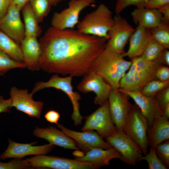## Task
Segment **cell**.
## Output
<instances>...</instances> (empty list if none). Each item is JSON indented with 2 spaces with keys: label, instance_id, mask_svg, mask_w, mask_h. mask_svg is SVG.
<instances>
[{
  "label": "cell",
  "instance_id": "6da1fadb",
  "mask_svg": "<svg viewBox=\"0 0 169 169\" xmlns=\"http://www.w3.org/2000/svg\"><path fill=\"white\" fill-rule=\"evenodd\" d=\"M107 40L77 30L51 26L39 41L42 49L40 69L49 73L84 76L93 69Z\"/></svg>",
  "mask_w": 169,
  "mask_h": 169
},
{
  "label": "cell",
  "instance_id": "7a4b0ae2",
  "mask_svg": "<svg viewBox=\"0 0 169 169\" xmlns=\"http://www.w3.org/2000/svg\"><path fill=\"white\" fill-rule=\"evenodd\" d=\"M131 64V60L125 59L122 54L106 46L96 59L93 70L113 89H117Z\"/></svg>",
  "mask_w": 169,
  "mask_h": 169
},
{
  "label": "cell",
  "instance_id": "3957f363",
  "mask_svg": "<svg viewBox=\"0 0 169 169\" xmlns=\"http://www.w3.org/2000/svg\"><path fill=\"white\" fill-rule=\"evenodd\" d=\"M131 60V66L121 79L119 88L126 91H140L148 82L157 79L156 70L162 64L158 59L149 61L141 56Z\"/></svg>",
  "mask_w": 169,
  "mask_h": 169
},
{
  "label": "cell",
  "instance_id": "277c9868",
  "mask_svg": "<svg viewBox=\"0 0 169 169\" xmlns=\"http://www.w3.org/2000/svg\"><path fill=\"white\" fill-rule=\"evenodd\" d=\"M114 22L111 11L105 4H101L79 22L77 30L84 34L108 40L109 32Z\"/></svg>",
  "mask_w": 169,
  "mask_h": 169
},
{
  "label": "cell",
  "instance_id": "5b68a950",
  "mask_svg": "<svg viewBox=\"0 0 169 169\" xmlns=\"http://www.w3.org/2000/svg\"><path fill=\"white\" fill-rule=\"evenodd\" d=\"M73 76L70 75L62 77L58 74L53 75L47 81H39L35 84L31 93L33 95L37 91L45 88H54L63 91L70 99L73 108L71 119L74 125H81L83 118L80 112L79 101L81 99L79 94L73 90L72 84Z\"/></svg>",
  "mask_w": 169,
  "mask_h": 169
},
{
  "label": "cell",
  "instance_id": "8992f818",
  "mask_svg": "<svg viewBox=\"0 0 169 169\" xmlns=\"http://www.w3.org/2000/svg\"><path fill=\"white\" fill-rule=\"evenodd\" d=\"M147 121L138 106L132 105L125 125L124 131L141 148L143 154L148 152Z\"/></svg>",
  "mask_w": 169,
  "mask_h": 169
},
{
  "label": "cell",
  "instance_id": "52a82bcc",
  "mask_svg": "<svg viewBox=\"0 0 169 169\" xmlns=\"http://www.w3.org/2000/svg\"><path fill=\"white\" fill-rule=\"evenodd\" d=\"M105 139L120 153V160L126 164L135 166L143 156L140 146L123 131L116 130Z\"/></svg>",
  "mask_w": 169,
  "mask_h": 169
},
{
  "label": "cell",
  "instance_id": "ba28073f",
  "mask_svg": "<svg viewBox=\"0 0 169 169\" xmlns=\"http://www.w3.org/2000/svg\"><path fill=\"white\" fill-rule=\"evenodd\" d=\"M95 3V0H70L67 8L54 14L51 20V27L60 30L73 29L79 23L82 11Z\"/></svg>",
  "mask_w": 169,
  "mask_h": 169
},
{
  "label": "cell",
  "instance_id": "9c48e42d",
  "mask_svg": "<svg viewBox=\"0 0 169 169\" xmlns=\"http://www.w3.org/2000/svg\"><path fill=\"white\" fill-rule=\"evenodd\" d=\"M83 131L95 130L103 138L110 136L116 130L112 119L108 101L90 115L84 118Z\"/></svg>",
  "mask_w": 169,
  "mask_h": 169
},
{
  "label": "cell",
  "instance_id": "30bf717a",
  "mask_svg": "<svg viewBox=\"0 0 169 169\" xmlns=\"http://www.w3.org/2000/svg\"><path fill=\"white\" fill-rule=\"evenodd\" d=\"M26 160L31 168H46L54 169H94L90 163L75 159L44 154L35 155Z\"/></svg>",
  "mask_w": 169,
  "mask_h": 169
},
{
  "label": "cell",
  "instance_id": "8fae6325",
  "mask_svg": "<svg viewBox=\"0 0 169 169\" xmlns=\"http://www.w3.org/2000/svg\"><path fill=\"white\" fill-rule=\"evenodd\" d=\"M77 86L80 92L86 94L91 92L96 95L94 103L101 105L108 101L112 87L93 69L84 76Z\"/></svg>",
  "mask_w": 169,
  "mask_h": 169
},
{
  "label": "cell",
  "instance_id": "7c38bea8",
  "mask_svg": "<svg viewBox=\"0 0 169 169\" xmlns=\"http://www.w3.org/2000/svg\"><path fill=\"white\" fill-rule=\"evenodd\" d=\"M114 20L113 24L109 32V38L106 46L123 54L125 52V47L135 28L120 14H116Z\"/></svg>",
  "mask_w": 169,
  "mask_h": 169
},
{
  "label": "cell",
  "instance_id": "4fadbf2b",
  "mask_svg": "<svg viewBox=\"0 0 169 169\" xmlns=\"http://www.w3.org/2000/svg\"><path fill=\"white\" fill-rule=\"evenodd\" d=\"M130 97L119 89H112L108 102L110 114L116 130L123 131L129 112L132 105Z\"/></svg>",
  "mask_w": 169,
  "mask_h": 169
},
{
  "label": "cell",
  "instance_id": "5bb4252c",
  "mask_svg": "<svg viewBox=\"0 0 169 169\" xmlns=\"http://www.w3.org/2000/svg\"><path fill=\"white\" fill-rule=\"evenodd\" d=\"M12 106L30 117L39 118L44 106L43 102L34 100L33 95L29 93L27 89H19L15 87H11L10 92Z\"/></svg>",
  "mask_w": 169,
  "mask_h": 169
},
{
  "label": "cell",
  "instance_id": "9a60e30c",
  "mask_svg": "<svg viewBox=\"0 0 169 169\" xmlns=\"http://www.w3.org/2000/svg\"><path fill=\"white\" fill-rule=\"evenodd\" d=\"M21 10L11 3L6 14L0 19V29L19 44L25 37L24 24L20 17Z\"/></svg>",
  "mask_w": 169,
  "mask_h": 169
},
{
  "label": "cell",
  "instance_id": "2e32d148",
  "mask_svg": "<svg viewBox=\"0 0 169 169\" xmlns=\"http://www.w3.org/2000/svg\"><path fill=\"white\" fill-rule=\"evenodd\" d=\"M56 125L65 134L73 139L79 148L85 153L94 147L108 149L112 147L94 131L78 132L69 129L59 123H58Z\"/></svg>",
  "mask_w": 169,
  "mask_h": 169
},
{
  "label": "cell",
  "instance_id": "e0dca14e",
  "mask_svg": "<svg viewBox=\"0 0 169 169\" xmlns=\"http://www.w3.org/2000/svg\"><path fill=\"white\" fill-rule=\"evenodd\" d=\"M8 146L5 151L0 155V159L11 158L21 159L25 156L45 155L51 152L54 145L49 143L42 146H34L37 142L23 144L15 142L8 138Z\"/></svg>",
  "mask_w": 169,
  "mask_h": 169
},
{
  "label": "cell",
  "instance_id": "ac0fdd59",
  "mask_svg": "<svg viewBox=\"0 0 169 169\" xmlns=\"http://www.w3.org/2000/svg\"><path fill=\"white\" fill-rule=\"evenodd\" d=\"M119 89L134 100L146 120L148 128L151 126L156 116L162 115L155 96H146L140 91H129Z\"/></svg>",
  "mask_w": 169,
  "mask_h": 169
},
{
  "label": "cell",
  "instance_id": "d6986e66",
  "mask_svg": "<svg viewBox=\"0 0 169 169\" xmlns=\"http://www.w3.org/2000/svg\"><path fill=\"white\" fill-rule=\"evenodd\" d=\"M33 135L44 139L54 145L57 146L65 149L79 150L75 141L62 131L54 127L49 126L40 128L36 127L33 131Z\"/></svg>",
  "mask_w": 169,
  "mask_h": 169
},
{
  "label": "cell",
  "instance_id": "ffe728a7",
  "mask_svg": "<svg viewBox=\"0 0 169 169\" xmlns=\"http://www.w3.org/2000/svg\"><path fill=\"white\" fill-rule=\"evenodd\" d=\"M82 156H75V159L81 162L91 163L95 169H98L110 164L113 159H121V156L115 149L111 147L105 149L100 147H94L85 153Z\"/></svg>",
  "mask_w": 169,
  "mask_h": 169
},
{
  "label": "cell",
  "instance_id": "44dd1931",
  "mask_svg": "<svg viewBox=\"0 0 169 169\" xmlns=\"http://www.w3.org/2000/svg\"><path fill=\"white\" fill-rule=\"evenodd\" d=\"M37 38L33 36H26L20 44L24 64L26 68L33 71L40 69L42 49Z\"/></svg>",
  "mask_w": 169,
  "mask_h": 169
},
{
  "label": "cell",
  "instance_id": "7402d4cb",
  "mask_svg": "<svg viewBox=\"0 0 169 169\" xmlns=\"http://www.w3.org/2000/svg\"><path fill=\"white\" fill-rule=\"evenodd\" d=\"M152 38L150 28L137 25L129 38V47L123 54V56H127L131 60L141 56L146 46Z\"/></svg>",
  "mask_w": 169,
  "mask_h": 169
},
{
  "label": "cell",
  "instance_id": "603a6c76",
  "mask_svg": "<svg viewBox=\"0 0 169 169\" xmlns=\"http://www.w3.org/2000/svg\"><path fill=\"white\" fill-rule=\"evenodd\" d=\"M147 136L149 146L156 148L158 144L169 139V121L163 115L156 117L148 128Z\"/></svg>",
  "mask_w": 169,
  "mask_h": 169
},
{
  "label": "cell",
  "instance_id": "cb8c5ba5",
  "mask_svg": "<svg viewBox=\"0 0 169 169\" xmlns=\"http://www.w3.org/2000/svg\"><path fill=\"white\" fill-rule=\"evenodd\" d=\"M135 24L151 28L158 25L163 16L158 9H148L144 7L135 9L131 13Z\"/></svg>",
  "mask_w": 169,
  "mask_h": 169
},
{
  "label": "cell",
  "instance_id": "d4e9b609",
  "mask_svg": "<svg viewBox=\"0 0 169 169\" xmlns=\"http://www.w3.org/2000/svg\"><path fill=\"white\" fill-rule=\"evenodd\" d=\"M21 10L24 21L25 36L38 37L41 33L42 29L38 25L39 23L28 2Z\"/></svg>",
  "mask_w": 169,
  "mask_h": 169
},
{
  "label": "cell",
  "instance_id": "484cf974",
  "mask_svg": "<svg viewBox=\"0 0 169 169\" xmlns=\"http://www.w3.org/2000/svg\"><path fill=\"white\" fill-rule=\"evenodd\" d=\"M0 51L7 54L14 60L24 64L20 44L0 29Z\"/></svg>",
  "mask_w": 169,
  "mask_h": 169
},
{
  "label": "cell",
  "instance_id": "4316f807",
  "mask_svg": "<svg viewBox=\"0 0 169 169\" xmlns=\"http://www.w3.org/2000/svg\"><path fill=\"white\" fill-rule=\"evenodd\" d=\"M152 37L164 48L169 49V21L163 18L159 24L150 28Z\"/></svg>",
  "mask_w": 169,
  "mask_h": 169
},
{
  "label": "cell",
  "instance_id": "83f0119b",
  "mask_svg": "<svg viewBox=\"0 0 169 169\" xmlns=\"http://www.w3.org/2000/svg\"><path fill=\"white\" fill-rule=\"evenodd\" d=\"M164 49L152 38L146 46L141 56L148 61H155L158 59Z\"/></svg>",
  "mask_w": 169,
  "mask_h": 169
},
{
  "label": "cell",
  "instance_id": "f1b7e54d",
  "mask_svg": "<svg viewBox=\"0 0 169 169\" xmlns=\"http://www.w3.org/2000/svg\"><path fill=\"white\" fill-rule=\"evenodd\" d=\"M31 6L39 23L49 13L52 6L48 0H29Z\"/></svg>",
  "mask_w": 169,
  "mask_h": 169
},
{
  "label": "cell",
  "instance_id": "f546056e",
  "mask_svg": "<svg viewBox=\"0 0 169 169\" xmlns=\"http://www.w3.org/2000/svg\"><path fill=\"white\" fill-rule=\"evenodd\" d=\"M25 68L24 64L14 60L6 53L0 51V76L4 75L13 69Z\"/></svg>",
  "mask_w": 169,
  "mask_h": 169
},
{
  "label": "cell",
  "instance_id": "4dcf8cb0",
  "mask_svg": "<svg viewBox=\"0 0 169 169\" xmlns=\"http://www.w3.org/2000/svg\"><path fill=\"white\" fill-rule=\"evenodd\" d=\"M168 87H169V81H162L156 79L148 82L140 92L145 96H155L158 92Z\"/></svg>",
  "mask_w": 169,
  "mask_h": 169
},
{
  "label": "cell",
  "instance_id": "1f68e13d",
  "mask_svg": "<svg viewBox=\"0 0 169 169\" xmlns=\"http://www.w3.org/2000/svg\"><path fill=\"white\" fill-rule=\"evenodd\" d=\"M142 160L147 162L149 169H167L158 156L155 148L150 147L149 151L143 156L139 161Z\"/></svg>",
  "mask_w": 169,
  "mask_h": 169
},
{
  "label": "cell",
  "instance_id": "d6a6232c",
  "mask_svg": "<svg viewBox=\"0 0 169 169\" xmlns=\"http://www.w3.org/2000/svg\"><path fill=\"white\" fill-rule=\"evenodd\" d=\"M156 153L164 165L167 168L169 166V140H166L156 147Z\"/></svg>",
  "mask_w": 169,
  "mask_h": 169
},
{
  "label": "cell",
  "instance_id": "836d02e7",
  "mask_svg": "<svg viewBox=\"0 0 169 169\" xmlns=\"http://www.w3.org/2000/svg\"><path fill=\"white\" fill-rule=\"evenodd\" d=\"M146 0H117L115 5V11L116 14H120L126 7L134 5L137 8L144 7Z\"/></svg>",
  "mask_w": 169,
  "mask_h": 169
},
{
  "label": "cell",
  "instance_id": "e575fe53",
  "mask_svg": "<svg viewBox=\"0 0 169 169\" xmlns=\"http://www.w3.org/2000/svg\"><path fill=\"white\" fill-rule=\"evenodd\" d=\"M30 168L31 166L26 159L15 158L7 163L0 161V169H24Z\"/></svg>",
  "mask_w": 169,
  "mask_h": 169
},
{
  "label": "cell",
  "instance_id": "d590c367",
  "mask_svg": "<svg viewBox=\"0 0 169 169\" xmlns=\"http://www.w3.org/2000/svg\"><path fill=\"white\" fill-rule=\"evenodd\" d=\"M155 96L162 111L164 108L169 103V87L158 92Z\"/></svg>",
  "mask_w": 169,
  "mask_h": 169
},
{
  "label": "cell",
  "instance_id": "8d00e7d4",
  "mask_svg": "<svg viewBox=\"0 0 169 169\" xmlns=\"http://www.w3.org/2000/svg\"><path fill=\"white\" fill-rule=\"evenodd\" d=\"M156 77L157 79L162 81H169V66L161 65L156 70Z\"/></svg>",
  "mask_w": 169,
  "mask_h": 169
},
{
  "label": "cell",
  "instance_id": "74e56055",
  "mask_svg": "<svg viewBox=\"0 0 169 169\" xmlns=\"http://www.w3.org/2000/svg\"><path fill=\"white\" fill-rule=\"evenodd\" d=\"M167 3H169V0H146L144 7L148 9H158Z\"/></svg>",
  "mask_w": 169,
  "mask_h": 169
},
{
  "label": "cell",
  "instance_id": "f35d334b",
  "mask_svg": "<svg viewBox=\"0 0 169 169\" xmlns=\"http://www.w3.org/2000/svg\"><path fill=\"white\" fill-rule=\"evenodd\" d=\"M44 117L49 122L57 125L60 118V115L57 111L54 110H50L46 113Z\"/></svg>",
  "mask_w": 169,
  "mask_h": 169
},
{
  "label": "cell",
  "instance_id": "ab89813d",
  "mask_svg": "<svg viewBox=\"0 0 169 169\" xmlns=\"http://www.w3.org/2000/svg\"><path fill=\"white\" fill-rule=\"evenodd\" d=\"M12 107L10 98L5 100L3 96L0 95V113L3 112L9 113Z\"/></svg>",
  "mask_w": 169,
  "mask_h": 169
},
{
  "label": "cell",
  "instance_id": "60d3db41",
  "mask_svg": "<svg viewBox=\"0 0 169 169\" xmlns=\"http://www.w3.org/2000/svg\"><path fill=\"white\" fill-rule=\"evenodd\" d=\"M12 0H0V19L7 13Z\"/></svg>",
  "mask_w": 169,
  "mask_h": 169
},
{
  "label": "cell",
  "instance_id": "b9f144b4",
  "mask_svg": "<svg viewBox=\"0 0 169 169\" xmlns=\"http://www.w3.org/2000/svg\"><path fill=\"white\" fill-rule=\"evenodd\" d=\"M168 49H164L158 59L162 65L167 66H169V51Z\"/></svg>",
  "mask_w": 169,
  "mask_h": 169
},
{
  "label": "cell",
  "instance_id": "7bdbcfd3",
  "mask_svg": "<svg viewBox=\"0 0 169 169\" xmlns=\"http://www.w3.org/2000/svg\"><path fill=\"white\" fill-rule=\"evenodd\" d=\"M158 9L162 15L163 18L169 21V3L161 6Z\"/></svg>",
  "mask_w": 169,
  "mask_h": 169
},
{
  "label": "cell",
  "instance_id": "ee69618b",
  "mask_svg": "<svg viewBox=\"0 0 169 169\" xmlns=\"http://www.w3.org/2000/svg\"><path fill=\"white\" fill-rule=\"evenodd\" d=\"M29 0H12V3L17 6L21 10Z\"/></svg>",
  "mask_w": 169,
  "mask_h": 169
},
{
  "label": "cell",
  "instance_id": "f6af8a7d",
  "mask_svg": "<svg viewBox=\"0 0 169 169\" xmlns=\"http://www.w3.org/2000/svg\"><path fill=\"white\" fill-rule=\"evenodd\" d=\"M162 115L166 118H169V103L167 104L163 109Z\"/></svg>",
  "mask_w": 169,
  "mask_h": 169
},
{
  "label": "cell",
  "instance_id": "bcb514c9",
  "mask_svg": "<svg viewBox=\"0 0 169 169\" xmlns=\"http://www.w3.org/2000/svg\"><path fill=\"white\" fill-rule=\"evenodd\" d=\"M52 6H55L60 2L65 0H48Z\"/></svg>",
  "mask_w": 169,
  "mask_h": 169
}]
</instances>
